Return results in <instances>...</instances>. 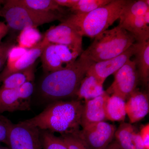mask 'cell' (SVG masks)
I'll list each match as a JSON object with an SVG mask.
<instances>
[{"instance_id": "6da1fadb", "label": "cell", "mask_w": 149, "mask_h": 149, "mask_svg": "<svg viewBox=\"0 0 149 149\" xmlns=\"http://www.w3.org/2000/svg\"><path fill=\"white\" fill-rule=\"evenodd\" d=\"M83 106L77 99L52 102L40 114L23 122L61 136H76L80 130Z\"/></svg>"}, {"instance_id": "7a4b0ae2", "label": "cell", "mask_w": 149, "mask_h": 149, "mask_svg": "<svg viewBox=\"0 0 149 149\" xmlns=\"http://www.w3.org/2000/svg\"><path fill=\"white\" fill-rule=\"evenodd\" d=\"M94 63L80 55L70 65L47 73L39 85L40 95L52 102L76 97L81 81Z\"/></svg>"}, {"instance_id": "3957f363", "label": "cell", "mask_w": 149, "mask_h": 149, "mask_svg": "<svg viewBox=\"0 0 149 149\" xmlns=\"http://www.w3.org/2000/svg\"><path fill=\"white\" fill-rule=\"evenodd\" d=\"M128 0H111L103 6L82 14H68L61 22L72 27L80 35L95 38L119 19Z\"/></svg>"}, {"instance_id": "277c9868", "label": "cell", "mask_w": 149, "mask_h": 149, "mask_svg": "<svg viewBox=\"0 0 149 149\" xmlns=\"http://www.w3.org/2000/svg\"><path fill=\"white\" fill-rule=\"evenodd\" d=\"M136 42L133 35L118 25L95 37L80 55L94 62L104 61L120 55Z\"/></svg>"}, {"instance_id": "5b68a950", "label": "cell", "mask_w": 149, "mask_h": 149, "mask_svg": "<svg viewBox=\"0 0 149 149\" xmlns=\"http://www.w3.org/2000/svg\"><path fill=\"white\" fill-rule=\"evenodd\" d=\"M0 8V16L3 17L9 29L22 31L27 27L38 26L56 20L61 21L65 15L56 13L38 11L22 4L19 0L4 1Z\"/></svg>"}, {"instance_id": "8992f818", "label": "cell", "mask_w": 149, "mask_h": 149, "mask_svg": "<svg viewBox=\"0 0 149 149\" xmlns=\"http://www.w3.org/2000/svg\"><path fill=\"white\" fill-rule=\"evenodd\" d=\"M119 19L118 26L133 35L136 42L149 40V0H128Z\"/></svg>"}, {"instance_id": "52a82bcc", "label": "cell", "mask_w": 149, "mask_h": 149, "mask_svg": "<svg viewBox=\"0 0 149 149\" xmlns=\"http://www.w3.org/2000/svg\"><path fill=\"white\" fill-rule=\"evenodd\" d=\"M139 79L135 62L129 60L115 73L114 81L105 92L126 101L137 89Z\"/></svg>"}, {"instance_id": "ba28073f", "label": "cell", "mask_w": 149, "mask_h": 149, "mask_svg": "<svg viewBox=\"0 0 149 149\" xmlns=\"http://www.w3.org/2000/svg\"><path fill=\"white\" fill-rule=\"evenodd\" d=\"M34 90L33 82H27L17 89L0 88V114L29 110Z\"/></svg>"}, {"instance_id": "9c48e42d", "label": "cell", "mask_w": 149, "mask_h": 149, "mask_svg": "<svg viewBox=\"0 0 149 149\" xmlns=\"http://www.w3.org/2000/svg\"><path fill=\"white\" fill-rule=\"evenodd\" d=\"M116 126L108 123H96L82 128L76 135L91 149H105L113 141Z\"/></svg>"}, {"instance_id": "30bf717a", "label": "cell", "mask_w": 149, "mask_h": 149, "mask_svg": "<svg viewBox=\"0 0 149 149\" xmlns=\"http://www.w3.org/2000/svg\"><path fill=\"white\" fill-rule=\"evenodd\" d=\"M10 149H43L40 130L23 121L13 124L9 138Z\"/></svg>"}, {"instance_id": "8fae6325", "label": "cell", "mask_w": 149, "mask_h": 149, "mask_svg": "<svg viewBox=\"0 0 149 149\" xmlns=\"http://www.w3.org/2000/svg\"><path fill=\"white\" fill-rule=\"evenodd\" d=\"M43 39L49 43L67 46L79 56L83 52V37L63 22L50 27Z\"/></svg>"}, {"instance_id": "7c38bea8", "label": "cell", "mask_w": 149, "mask_h": 149, "mask_svg": "<svg viewBox=\"0 0 149 149\" xmlns=\"http://www.w3.org/2000/svg\"><path fill=\"white\" fill-rule=\"evenodd\" d=\"M135 43L120 55L107 60L94 63L87 73L95 76L103 84L107 77L117 72L134 56L136 50Z\"/></svg>"}, {"instance_id": "4fadbf2b", "label": "cell", "mask_w": 149, "mask_h": 149, "mask_svg": "<svg viewBox=\"0 0 149 149\" xmlns=\"http://www.w3.org/2000/svg\"><path fill=\"white\" fill-rule=\"evenodd\" d=\"M109 97V95L105 92L95 98L85 101L81 116L82 128L90 124L107 120L106 107Z\"/></svg>"}, {"instance_id": "5bb4252c", "label": "cell", "mask_w": 149, "mask_h": 149, "mask_svg": "<svg viewBox=\"0 0 149 149\" xmlns=\"http://www.w3.org/2000/svg\"><path fill=\"white\" fill-rule=\"evenodd\" d=\"M49 43L43 39L37 45L28 49L18 60L12 64L6 65L0 73V83L11 74L24 70L34 64Z\"/></svg>"}, {"instance_id": "9a60e30c", "label": "cell", "mask_w": 149, "mask_h": 149, "mask_svg": "<svg viewBox=\"0 0 149 149\" xmlns=\"http://www.w3.org/2000/svg\"><path fill=\"white\" fill-rule=\"evenodd\" d=\"M125 102L126 114L129 123L139 122L145 117L149 111L148 95L136 89Z\"/></svg>"}, {"instance_id": "2e32d148", "label": "cell", "mask_w": 149, "mask_h": 149, "mask_svg": "<svg viewBox=\"0 0 149 149\" xmlns=\"http://www.w3.org/2000/svg\"><path fill=\"white\" fill-rule=\"evenodd\" d=\"M114 138L122 149H144L139 130L131 123L121 122L116 128Z\"/></svg>"}, {"instance_id": "e0dca14e", "label": "cell", "mask_w": 149, "mask_h": 149, "mask_svg": "<svg viewBox=\"0 0 149 149\" xmlns=\"http://www.w3.org/2000/svg\"><path fill=\"white\" fill-rule=\"evenodd\" d=\"M134 61L136 64L139 79L144 86H148L149 80V40L136 42Z\"/></svg>"}, {"instance_id": "ac0fdd59", "label": "cell", "mask_w": 149, "mask_h": 149, "mask_svg": "<svg viewBox=\"0 0 149 149\" xmlns=\"http://www.w3.org/2000/svg\"><path fill=\"white\" fill-rule=\"evenodd\" d=\"M103 85L95 76L86 73L76 93L77 100H84L85 101L101 95L105 92Z\"/></svg>"}, {"instance_id": "d6986e66", "label": "cell", "mask_w": 149, "mask_h": 149, "mask_svg": "<svg viewBox=\"0 0 149 149\" xmlns=\"http://www.w3.org/2000/svg\"><path fill=\"white\" fill-rule=\"evenodd\" d=\"M40 57L43 70L47 74L65 67L56 52L54 44L49 43L43 50Z\"/></svg>"}, {"instance_id": "ffe728a7", "label": "cell", "mask_w": 149, "mask_h": 149, "mask_svg": "<svg viewBox=\"0 0 149 149\" xmlns=\"http://www.w3.org/2000/svg\"><path fill=\"white\" fill-rule=\"evenodd\" d=\"M35 69L33 64L27 69L11 74L3 81L0 88L17 89L27 82H33L35 79Z\"/></svg>"}, {"instance_id": "44dd1931", "label": "cell", "mask_w": 149, "mask_h": 149, "mask_svg": "<svg viewBox=\"0 0 149 149\" xmlns=\"http://www.w3.org/2000/svg\"><path fill=\"white\" fill-rule=\"evenodd\" d=\"M126 115L125 101L117 96H110L106 107L107 120L123 122Z\"/></svg>"}, {"instance_id": "7402d4cb", "label": "cell", "mask_w": 149, "mask_h": 149, "mask_svg": "<svg viewBox=\"0 0 149 149\" xmlns=\"http://www.w3.org/2000/svg\"><path fill=\"white\" fill-rule=\"evenodd\" d=\"M27 7L46 13H56L67 16L68 14L64 7L60 6L55 0H19Z\"/></svg>"}, {"instance_id": "603a6c76", "label": "cell", "mask_w": 149, "mask_h": 149, "mask_svg": "<svg viewBox=\"0 0 149 149\" xmlns=\"http://www.w3.org/2000/svg\"><path fill=\"white\" fill-rule=\"evenodd\" d=\"M42 36L37 28L27 27L20 31L17 39L18 46L29 49L42 40Z\"/></svg>"}, {"instance_id": "cb8c5ba5", "label": "cell", "mask_w": 149, "mask_h": 149, "mask_svg": "<svg viewBox=\"0 0 149 149\" xmlns=\"http://www.w3.org/2000/svg\"><path fill=\"white\" fill-rule=\"evenodd\" d=\"M111 1V0H77L75 6L69 10L70 13L74 14L87 13L105 6Z\"/></svg>"}, {"instance_id": "d4e9b609", "label": "cell", "mask_w": 149, "mask_h": 149, "mask_svg": "<svg viewBox=\"0 0 149 149\" xmlns=\"http://www.w3.org/2000/svg\"><path fill=\"white\" fill-rule=\"evenodd\" d=\"M43 149H68L60 137L47 130H40Z\"/></svg>"}, {"instance_id": "484cf974", "label": "cell", "mask_w": 149, "mask_h": 149, "mask_svg": "<svg viewBox=\"0 0 149 149\" xmlns=\"http://www.w3.org/2000/svg\"><path fill=\"white\" fill-rule=\"evenodd\" d=\"M55 49L65 66L72 64L80 56L67 46L54 44Z\"/></svg>"}, {"instance_id": "4316f807", "label": "cell", "mask_w": 149, "mask_h": 149, "mask_svg": "<svg viewBox=\"0 0 149 149\" xmlns=\"http://www.w3.org/2000/svg\"><path fill=\"white\" fill-rule=\"evenodd\" d=\"M68 149H91L85 142L77 136L73 135L61 136Z\"/></svg>"}, {"instance_id": "83f0119b", "label": "cell", "mask_w": 149, "mask_h": 149, "mask_svg": "<svg viewBox=\"0 0 149 149\" xmlns=\"http://www.w3.org/2000/svg\"><path fill=\"white\" fill-rule=\"evenodd\" d=\"M13 123L7 118L0 115V143L9 145V138Z\"/></svg>"}, {"instance_id": "f1b7e54d", "label": "cell", "mask_w": 149, "mask_h": 149, "mask_svg": "<svg viewBox=\"0 0 149 149\" xmlns=\"http://www.w3.org/2000/svg\"><path fill=\"white\" fill-rule=\"evenodd\" d=\"M28 49L14 45L10 49L8 55L6 65L12 64L18 60Z\"/></svg>"}, {"instance_id": "f546056e", "label": "cell", "mask_w": 149, "mask_h": 149, "mask_svg": "<svg viewBox=\"0 0 149 149\" xmlns=\"http://www.w3.org/2000/svg\"><path fill=\"white\" fill-rule=\"evenodd\" d=\"M13 46L11 42L1 43L0 45V69L6 62L9 51Z\"/></svg>"}, {"instance_id": "4dcf8cb0", "label": "cell", "mask_w": 149, "mask_h": 149, "mask_svg": "<svg viewBox=\"0 0 149 149\" xmlns=\"http://www.w3.org/2000/svg\"><path fill=\"white\" fill-rule=\"evenodd\" d=\"M144 149H149V124L143 125L139 131Z\"/></svg>"}, {"instance_id": "1f68e13d", "label": "cell", "mask_w": 149, "mask_h": 149, "mask_svg": "<svg viewBox=\"0 0 149 149\" xmlns=\"http://www.w3.org/2000/svg\"><path fill=\"white\" fill-rule=\"evenodd\" d=\"M9 30V29L7 24L0 21V45L3 38L7 34Z\"/></svg>"}, {"instance_id": "d6a6232c", "label": "cell", "mask_w": 149, "mask_h": 149, "mask_svg": "<svg viewBox=\"0 0 149 149\" xmlns=\"http://www.w3.org/2000/svg\"><path fill=\"white\" fill-rule=\"evenodd\" d=\"M105 149H122L118 146L115 141H112Z\"/></svg>"}, {"instance_id": "836d02e7", "label": "cell", "mask_w": 149, "mask_h": 149, "mask_svg": "<svg viewBox=\"0 0 149 149\" xmlns=\"http://www.w3.org/2000/svg\"><path fill=\"white\" fill-rule=\"evenodd\" d=\"M0 149H10L9 148H6V147L1 146H0Z\"/></svg>"}, {"instance_id": "e575fe53", "label": "cell", "mask_w": 149, "mask_h": 149, "mask_svg": "<svg viewBox=\"0 0 149 149\" xmlns=\"http://www.w3.org/2000/svg\"><path fill=\"white\" fill-rule=\"evenodd\" d=\"M4 1H0V4L1 3H3Z\"/></svg>"}]
</instances>
